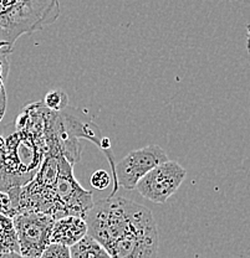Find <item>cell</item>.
<instances>
[{
	"label": "cell",
	"mask_w": 250,
	"mask_h": 258,
	"mask_svg": "<svg viewBox=\"0 0 250 258\" xmlns=\"http://www.w3.org/2000/svg\"><path fill=\"white\" fill-rule=\"evenodd\" d=\"M4 148H5V139L3 138L2 136H0V154H2V153H3Z\"/></svg>",
	"instance_id": "16"
},
{
	"label": "cell",
	"mask_w": 250,
	"mask_h": 258,
	"mask_svg": "<svg viewBox=\"0 0 250 258\" xmlns=\"http://www.w3.org/2000/svg\"><path fill=\"white\" fill-rule=\"evenodd\" d=\"M70 256L71 258H111L109 252L88 235L70 247Z\"/></svg>",
	"instance_id": "10"
},
{
	"label": "cell",
	"mask_w": 250,
	"mask_h": 258,
	"mask_svg": "<svg viewBox=\"0 0 250 258\" xmlns=\"http://www.w3.org/2000/svg\"><path fill=\"white\" fill-rule=\"evenodd\" d=\"M0 258H25L21 256L20 253H5V254H0Z\"/></svg>",
	"instance_id": "15"
},
{
	"label": "cell",
	"mask_w": 250,
	"mask_h": 258,
	"mask_svg": "<svg viewBox=\"0 0 250 258\" xmlns=\"http://www.w3.org/2000/svg\"><path fill=\"white\" fill-rule=\"evenodd\" d=\"M90 182L93 189L105 190L111 185V175L106 170H96L90 177Z\"/></svg>",
	"instance_id": "13"
},
{
	"label": "cell",
	"mask_w": 250,
	"mask_h": 258,
	"mask_svg": "<svg viewBox=\"0 0 250 258\" xmlns=\"http://www.w3.org/2000/svg\"><path fill=\"white\" fill-rule=\"evenodd\" d=\"M157 224L141 226L105 247L111 258H156L158 253Z\"/></svg>",
	"instance_id": "6"
},
{
	"label": "cell",
	"mask_w": 250,
	"mask_h": 258,
	"mask_svg": "<svg viewBox=\"0 0 250 258\" xmlns=\"http://www.w3.org/2000/svg\"><path fill=\"white\" fill-rule=\"evenodd\" d=\"M33 26V10L28 2H0V44L14 46L18 37L30 34Z\"/></svg>",
	"instance_id": "7"
},
{
	"label": "cell",
	"mask_w": 250,
	"mask_h": 258,
	"mask_svg": "<svg viewBox=\"0 0 250 258\" xmlns=\"http://www.w3.org/2000/svg\"><path fill=\"white\" fill-rule=\"evenodd\" d=\"M19 243V253L25 258H39L51 243L55 220L37 212H20L13 217Z\"/></svg>",
	"instance_id": "4"
},
{
	"label": "cell",
	"mask_w": 250,
	"mask_h": 258,
	"mask_svg": "<svg viewBox=\"0 0 250 258\" xmlns=\"http://www.w3.org/2000/svg\"><path fill=\"white\" fill-rule=\"evenodd\" d=\"M72 168V164L64 157H60L53 189L65 216H76L85 220L93 205V195L79 184Z\"/></svg>",
	"instance_id": "3"
},
{
	"label": "cell",
	"mask_w": 250,
	"mask_h": 258,
	"mask_svg": "<svg viewBox=\"0 0 250 258\" xmlns=\"http://www.w3.org/2000/svg\"><path fill=\"white\" fill-rule=\"evenodd\" d=\"M87 236V225L81 217L66 216L55 220L51 230L50 242L72 247Z\"/></svg>",
	"instance_id": "8"
},
{
	"label": "cell",
	"mask_w": 250,
	"mask_h": 258,
	"mask_svg": "<svg viewBox=\"0 0 250 258\" xmlns=\"http://www.w3.org/2000/svg\"><path fill=\"white\" fill-rule=\"evenodd\" d=\"M13 46L8 44H0V72H9V55Z\"/></svg>",
	"instance_id": "14"
},
{
	"label": "cell",
	"mask_w": 250,
	"mask_h": 258,
	"mask_svg": "<svg viewBox=\"0 0 250 258\" xmlns=\"http://www.w3.org/2000/svg\"><path fill=\"white\" fill-rule=\"evenodd\" d=\"M185 175L187 170L178 161L168 159L142 177L134 189L147 200L163 204L178 190Z\"/></svg>",
	"instance_id": "5"
},
{
	"label": "cell",
	"mask_w": 250,
	"mask_h": 258,
	"mask_svg": "<svg viewBox=\"0 0 250 258\" xmlns=\"http://www.w3.org/2000/svg\"><path fill=\"white\" fill-rule=\"evenodd\" d=\"M45 108L51 112L60 113L66 108L69 104V97L63 90H53L45 96L44 103Z\"/></svg>",
	"instance_id": "11"
},
{
	"label": "cell",
	"mask_w": 250,
	"mask_h": 258,
	"mask_svg": "<svg viewBox=\"0 0 250 258\" xmlns=\"http://www.w3.org/2000/svg\"><path fill=\"white\" fill-rule=\"evenodd\" d=\"M85 221L87 235L105 248L126 233L156 220L146 206L125 198L109 196L93 204Z\"/></svg>",
	"instance_id": "1"
},
{
	"label": "cell",
	"mask_w": 250,
	"mask_h": 258,
	"mask_svg": "<svg viewBox=\"0 0 250 258\" xmlns=\"http://www.w3.org/2000/svg\"><path fill=\"white\" fill-rule=\"evenodd\" d=\"M167 160L168 157L160 145L151 144L131 152L120 161H116L115 176L112 179L114 190L110 196L116 195L121 186L126 190H133L142 177Z\"/></svg>",
	"instance_id": "2"
},
{
	"label": "cell",
	"mask_w": 250,
	"mask_h": 258,
	"mask_svg": "<svg viewBox=\"0 0 250 258\" xmlns=\"http://www.w3.org/2000/svg\"><path fill=\"white\" fill-rule=\"evenodd\" d=\"M39 258H71L70 248L63 244L50 243Z\"/></svg>",
	"instance_id": "12"
},
{
	"label": "cell",
	"mask_w": 250,
	"mask_h": 258,
	"mask_svg": "<svg viewBox=\"0 0 250 258\" xmlns=\"http://www.w3.org/2000/svg\"><path fill=\"white\" fill-rule=\"evenodd\" d=\"M19 253V243L14 222L0 214V254Z\"/></svg>",
	"instance_id": "9"
}]
</instances>
